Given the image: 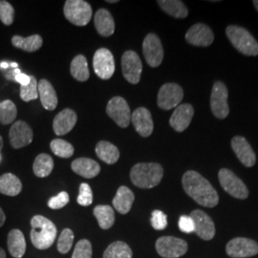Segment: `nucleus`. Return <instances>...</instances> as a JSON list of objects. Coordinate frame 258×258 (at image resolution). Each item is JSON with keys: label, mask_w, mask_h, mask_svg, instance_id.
<instances>
[{"label": "nucleus", "mask_w": 258, "mask_h": 258, "mask_svg": "<svg viewBox=\"0 0 258 258\" xmlns=\"http://www.w3.org/2000/svg\"><path fill=\"white\" fill-rule=\"evenodd\" d=\"M121 70L124 79L129 83H139L143 71V64L136 52L126 51L123 53L121 56Z\"/></svg>", "instance_id": "12"}, {"label": "nucleus", "mask_w": 258, "mask_h": 258, "mask_svg": "<svg viewBox=\"0 0 258 258\" xmlns=\"http://www.w3.org/2000/svg\"><path fill=\"white\" fill-rule=\"evenodd\" d=\"M131 120L142 137H149L154 128L153 120L150 111L145 107H139L131 114Z\"/></svg>", "instance_id": "20"}, {"label": "nucleus", "mask_w": 258, "mask_h": 258, "mask_svg": "<svg viewBox=\"0 0 258 258\" xmlns=\"http://www.w3.org/2000/svg\"><path fill=\"white\" fill-rule=\"evenodd\" d=\"M194 222V232L204 240H212L215 235V227L212 218L203 211L195 210L189 215Z\"/></svg>", "instance_id": "16"}, {"label": "nucleus", "mask_w": 258, "mask_h": 258, "mask_svg": "<svg viewBox=\"0 0 258 258\" xmlns=\"http://www.w3.org/2000/svg\"><path fill=\"white\" fill-rule=\"evenodd\" d=\"M143 53L148 64L158 67L164 59V48L160 38L155 34H148L143 42Z\"/></svg>", "instance_id": "14"}, {"label": "nucleus", "mask_w": 258, "mask_h": 258, "mask_svg": "<svg viewBox=\"0 0 258 258\" xmlns=\"http://www.w3.org/2000/svg\"><path fill=\"white\" fill-rule=\"evenodd\" d=\"M106 2H108V3H117L118 0H107Z\"/></svg>", "instance_id": "51"}, {"label": "nucleus", "mask_w": 258, "mask_h": 258, "mask_svg": "<svg viewBox=\"0 0 258 258\" xmlns=\"http://www.w3.org/2000/svg\"><path fill=\"white\" fill-rule=\"evenodd\" d=\"M0 258H6V253L2 248H0Z\"/></svg>", "instance_id": "47"}, {"label": "nucleus", "mask_w": 258, "mask_h": 258, "mask_svg": "<svg viewBox=\"0 0 258 258\" xmlns=\"http://www.w3.org/2000/svg\"><path fill=\"white\" fill-rule=\"evenodd\" d=\"M164 176L163 166L156 163H139L130 170V179L140 188H152L161 183Z\"/></svg>", "instance_id": "3"}, {"label": "nucleus", "mask_w": 258, "mask_h": 258, "mask_svg": "<svg viewBox=\"0 0 258 258\" xmlns=\"http://www.w3.org/2000/svg\"><path fill=\"white\" fill-rule=\"evenodd\" d=\"M65 18L76 26L87 25L92 18V7L83 0H67L63 7Z\"/></svg>", "instance_id": "5"}, {"label": "nucleus", "mask_w": 258, "mask_h": 258, "mask_svg": "<svg viewBox=\"0 0 258 258\" xmlns=\"http://www.w3.org/2000/svg\"><path fill=\"white\" fill-rule=\"evenodd\" d=\"M94 216L102 230H108L115 223V212L108 205H99L94 209Z\"/></svg>", "instance_id": "31"}, {"label": "nucleus", "mask_w": 258, "mask_h": 258, "mask_svg": "<svg viewBox=\"0 0 258 258\" xmlns=\"http://www.w3.org/2000/svg\"><path fill=\"white\" fill-rule=\"evenodd\" d=\"M71 168L78 175L86 179H92L101 172L100 165L89 158H78L71 164Z\"/></svg>", "instance_id": "22"}, {"label": "nucleus", "mask_w": 258, "mask_h": 258, "mask_svg": "<svg viewBox=\"0 0 258 258\" xmlns=\"http://www.w3.org/2000/svg\"><path fill=\"white\" fill-rule=\"evenodd\" d=\"M157 252L164 258H178L187 251L188 246L184 240L174 236H162L156 241Z\"/></svg>", "instance_id": "8"}, {"label": "nucleus", "mask_w": 258, "mask_h": 258, "mask_svg": "<svg viewBox=\"0 0 258 258\" xmlns=\"http://www.w3.org/2000/svg\"><path fill=\"white\" fill-rule=\"evenodd\" d=\"M106 113L121 128H126L131 120V111L127 102L121 97H114L107 103Z\"/></svg>", "instance_id": "10"}, {"label": "nucleus", "mask_w": 258, "mask_h": 258, "mask_svg": "<svg viewBox=\"0 0 258 258\" xmlns=\"http://www.w3.org/2000/svg\"><path fill=\"white\" fill-rule=\"evenodd\" d=\"M185 40L194 46L208 47L212 45L214 35L209 26L197 23L188 29L185 34Z\"/></svg>", "instance_id": "17"}, {"label": "nucleus", "mask_w": 258, "mask_h": 258, "mask_svg": "<svg viewBox=\"0 0 258 258\" xmlns=\"http://www.w3.org/2000/svg\"><path fill=\"white\" fill-rule=\"evenodd\" d=\"M0 67H1V68H8L9 64H8L7 62H2V63L0 64Z\"/></svg>", "instance_id": "48"}, {"label": "nucleus", "mask_w": 258, "mask_h": 258, "mask_svg": "<svg viewBox=\"0 0 258 258\" xmlns=\"http://www.w3.org/2000/svg\"><path fill=\"white\" fill-rule=\"evenodd\" d=\"M74 232L70 229H64L61 231L58 240H57V250L60 253H67L69 252V250L73 246V242H74Z\"/></svg>", "instance_id": "38"}, {"label": "nucleus", "mask_w": 258, "mask_h": 258, "mask_svg": "<svg viewBox=\"0 0 258 258\" xmlns=\"http://www.w3.org/2000/svg\"><path fill=\"white\" fill-rule=\"evenodd\" d=\"M12 44L20 50L33 53L42 47L43 40L39 35H33L28 37L14 36L12 38Z\"/></svg>", "instance_id": "29"}, {"label": "nucleus", "mask_w": 258, "mask_h": 258, "mask_svg": "<svg viewBox=\"0 0 258 258\" xmlns=\"http://www.w3.org/2000/svg\"><path fill=\"white\" fill-rule=\"evenodd\" d=\"M226 251L232 258L249 257L258 253V244L254 240L235 237L228 242Z\"/></svg>", "instance_id": "13"}, {"label": "nucleus", "mask_w": 258, "mask_h": 258, "mask_svg": "<svg viewBox=\"0 0 258 258\" xmlns=\"http://www.w3.org/2000/svg\"><path fill=\"white\" fill-rule=\"evenodd\" d=\"M135 200V195L127 186L121 185L113 199L114 209L120 214H126L130 212Z\"/></svg>", "instance_id": "25"}, {"label": "nucleus", "mask_w": 258, "mask_h": 258, "mask_svg": "<svg viewBox=\"0 0 258 258\" xmlns=\"http://www.w3.org/2000/svg\"><path fill=\"white\" fill-rule=\"evenodd\" d=\"M11 66H13L15 69H17V68H18V64H17L16 62H13V63L11 64Z\"/></svg>", "instance_id": "52"}, {"label": "nucleus", "mask_w": 258, "mask_h": 258, "mask_svg": "<svg viewBox=\"0 0 258 258\" xmlns=\"http://www.w3.org/2000/svg\"><path fill=\"white\" fill-rule=\"evenodd\" d=\"M150 222L153 229L157 231H163L167 226V217L164 212L161 211H154L151 214Z\"/></svg>", "instance_id": "42"}, {"label": "nucleus", "mask_w": 258, "mask_h": 258, "mask_svg": "<svg viewBox=\"0 0 258 258\" xmlns=\"http://www.w3.org/2000/svg\"><path fill=\"white\" fill-rule=\"evenodd\" d=\"M72 258H92V245L90 241L80 240L75 246Z\"/></svg>", "instance_id": "40"}, {"label": "nucleus", "mask_w": 258, "mask_h": 258, "mask_svg": "<svg viewBox=\"0 0 258 258\" xmlns=\"http://www.w3.org/2000/svg\"><path fill=\"white\" fill-rule=\"evenodd\" d=\"M22 190V184L19 177L13 173L0 176V194L7 196H17Z\"/></svg>", "instance_id": "28"}, {"label": "nucleus", "mask_w": 258, "mask_h": 258, "mask_svg": "<svg viewBox=\"0 0 258 258\" xmlns=\"http://www.w3.org/2000/svg\"><path fill=\"white\" fill-rule=\"evenodd\" d=\"M252 3H253V5H254V7H255V9L257 10V12H258V0H254V1H253V2H252Z\"/></svg>", "instance_id": "49"}, {"label": "nucleus", "mask_w": 258, "mask_h": 258, "mask_svg": "<svg viewBox=\"0 0 258 258\" xmlns=\"http://www.w3.org/2000/svg\"><path fill=\"white\" fill-rule=\"evenodd\" d=\"M15 19V10L10 4L8 1L0 0V20L1 22L6 25L10 26L14 23Z\"/></svg>", "instance_id": "39"}, {"label": "nucleus", "mask_w": 258, "mask_h": 258, "mask_svg": "<svg viewBox=\"0 0 258 258\" xmlns=\"http://www.w3.org/2000/svg\"><path fill=\"white\" fill-rule=\"evenodd\" d=\"M78 120L76 112L70 108L60 111L54 119L53 129L57 136H62L74 128Z\"/></svg>", "instance_id": "21"}, {"label": "nucleus", "mask_w": 258, "mask_h": 258, "mask_svg": "<svg viewBox=\"0 0 258 258\" xmlns=\"http://www.w3.org/2000/svg\"><path fill=\"white\" fill-rule=\"evenodd\" d=\"M93 67L96 75L102 80H109L115 72V59L110 50L101 48L93 57Z\"/></svg>", "instance_id": "11"}, {"label": "nucleus", "mask_w": 258, "mask_h": 258, "mask_svg": "<svg viewBox=\"0 0 258 258\" xmlns=\"http://www.w3.org/2000/svg\"><path fill=\"white\" fill-rule=\"evenodd\" d=\"M18 116V108L16 104L10 100L0 102V123L7 125L16 120Z\"/></svg>", "instance_id": "35"}, {"label": "nucleus", "mask_w": 258, "mask_h": 258, "mask_svg": "<svg viewBox=\"0 0 258 258\" xmlns=\"http://www.w3.org/2000/svg\"><path fill=\"white\" fill-rule=\"evenodd\" d=\"M194 109L191 104L183 103L176 107L169 119V124L177 132H183L187 128L192 120Z\"/></svg>", "instance_id": "19"}, {"label": "nucleus", "mask_w": 258, "mask_h": 258, "mask_svg": "<svg viewBox=\"0 0 258 258\" xmlns=\"http://www.w3.org/2000/svg\"><path fill=\"white\" fill-rule=\"evenodd\" d=\"M219 182L225 191L237 199H247L249 190L243 181L228 168H222L218 172Z\"/></svg>", "instance_id": "6"}, {"label": "nucleus", "mask_w": 258, "mask_h": 258, "mask_svg": "<svg viewBox=\"0 0 258 258\" xmlns=\"http://www.w3.org/2000/svg\"><path fill=\"white\" fill-rule=\"evenodd\" d=\"M185 194L206 208H214L219 203V196L211 183L200 173L188 170L182 178Z\"/></svg>", "instance_id": "1"}, {"label": "nucleus", "mask_w": 258, "mask_h": 258, "mask_svg": "<svg viewBox=\"0 0 258 258\" xmlns=\"http://www.w3.org/2000/svg\"><path fill=\"white\" fill-rule=\"evenodd\" d=\"M54 168V161L53 158L45 154L41 153L36 158L34 165H33V171L35 175L39 178H44L50 175Z\"/></svg>", "instance_id": "33"}, {"label": "nucleus", "mask_w": 258, "mask_h": 258, "mask_svg": "<svg viewBox=\"0 0 258 258\" xmlns=\"http://www.w3.org/2000/svg\"><path fill=\"white\" fill-rule=\"evenodd\" d=\"M132 249L125 242L116 241L111 243L103 252L102 258H132Z\"/></svg>", "instance_id": "34"}, {"label": "nucleus", "mask_w": 258, "mask_h": 258, "mask_svg": "<svg viewBox=\"0 0 258 258\" xmlns=\"http://www.w3.org/2000/svg\"><path fill=\"white\" fill-rule=\"evenodd\" d=\"M30 83L25 86H20V98L24 102H30L37 100L38 98V88H37V79L34 76H30Z\"/></svg>", "instance_id": "37"}, {"label": "nucleus", "mask_w": 258, "mask_h": 258, "mask_svg": "<svg viewBox=\"0 0 258 258\" xmlns=\"http://www.w3.org/2000/svg\"><path fill=\"white\" fill-rule=\"evenodd\" d=\"M94 23L97 32L102 37H110L115 32V21L106 9H99L96 12Z\"/></svg>", "instance_id": "23"}, {"label": "nucleus", "mask_w": 258, "mask_h": 258, "mask_svg": "<svg viewBox=\"0 0 258 258\" xmlns=\"http://www.w3.org/2000/svg\"><path fill=\"white\" fill-rule=\"evenodd\" d=\"M70 73L79 82H86L89 79V68L87 59L84 55H78L75 56L70 65Z\"/></svg>", "instance_id": "32"}, {"label": "nucleus", "mask_w": 258, "mask_h": 258, "mask_svg": "<svg viewBox=\"0 0 258 258\" xmlns=\"http://www.w3.org/2000/svg\"><path fill=\"white\" fill-rule=\"evenodd\" d=\"M157 3L166 14L175 18V19H184L188 15V10L185 7L184 2H182V1L159 0Z\"/></svg>", "instance_id": "30"}, {"label": "nucleus", "mask_w": 258, "mask_h": 258, "mask_svg": "<svg viewBox=\"0 0 258 258\" xmlns=\"http://www.w3.org/2000/svg\"><path fill=\"white\" fill-rule=\"evenodd\" d=\"M69 195L65 191H61L60 194H57L56 196L52 197L49 202H48V207L52 210H59L65 207L67 204L69 203Z\"/></svg>", "instance_id": "43"}, {"label": "nucleus", "mask_w": 258, "mask_h": 258, "mask_svg": "<svg viewBox=\"0 0 258 258\" xmlns=\"http://www.w3.org/2000/svg\"><path fill=\"white\" fill-rule=\"evenodd\" d=\"M184 91L177 83H168L164 84L158 93V106L163 110H170L175 108L182 102Z\"/></svg>", "instance_id": "7"}, {"label": "nucleus", "mask_w": 258, "mask_h": 258, "mask_svg": "<svg viewBox=\"0 0 258 258\" xmlns=\"http://www.w3.org/2000/svg\"><path fill=\"white\" fill-rule=\"evenodd\" d=\"M31 241L37 249H49L55 242L56 228L55 224L42 215H35L31 219Z\"/></svg>", "instance_id": "2"}, {"label": "nucleus", "mask_w": 258, "mask_h": 258, "mask_svg": "<svg viewBox=\"0 0 258 258\" xmlns=\"http://www.w3.org/2000/svg\"><path fill=\"white\" fill-rule=\"evenodd\" d=\"M228 97L227 86L221 82L214 83L211 96V107L213 115L218 119H226L230 113Z\"/></svg>", "instance_id": "9"}, {"label": "nucleus", "mask_w": 258, "mask_h": 258, "mask_svg": "<svg viewBox=\"0 0 258 258\" xmlns=\"http://www.w3.org/2000/svg\"><path fill=\"white\" fill-rule=\"evenodd\" d=\"M5 221H6V215L3 212V210L0 208V228L4 225Z\"/></svg>", "instance_id": "46"}, {"label": "nucleus", "mask_w": 258, "mask_h": 258, "mask_svg": "<svg viewBox=\"0 0 258 258\" xmlns=\"http://www.w3.org/2000/svg\"><path fill=\"white\" fill-rule=\"evenodd\" d=\"M37 88H38V97L42 103V106L46 110H54L57 105L58 100H57L55 88L53 87L52 83L45 79H42L39 81Z\"/></svg>", "instance_id": "24"}, {"label": "nucleus", "mask_w": 258, "mask_h": 258, "mask_svg": "<svg viewBox=\"0 0 258 258\" xmlns=\"http://www.w3.org/2000/svg\"><path fill=\"white\" fill-rule=\"evenodd\" d=\"M7 245L11 255L15 258H22L26 251V240L23 232L15 229L10 231Z\"/></svg>", "instance_id": "26"}, {"label": "nucleus", "mask_w": 258, "mask_h": 258, "mask_svg": "<svg viewBox=\"0 0 258 258\" xmlns=\"http://www.w3.org/2000/svg\"><path fill=\"white\" fill-rule=\"evenodd\" d=\"M231 148L240 162L247 167H251L256 163V155L248 141L242 136H235L231 140Z\"/></svg>", "instance_id": "18"}, {"label": "nucleus", "mask_w": 258, "mask_h": 258, "mask_svg": "<svg viewBox=\"0 0 258 258\" xmlns=\"http://www.w3.org/2000/svg\"><path fill=\"white\" fill-rule=\"evenodd\" d=\"M10 143L15 149L29 146L34 138V132L27 122L23 120L16 121L9 132Z\"/></svg>", "instance_id": "15"}, {"label": "nucleus", "mask_w": 258, "mask_h": 258, "mask_svg": "<svg viewBox=\"0 0 258 258\" xmlns=\"http://www.w3.org/2000/svg\"><path fill=\"white\" fill-rule=\"evenodd\" d=\"M78 204L83 206V207H88L93 203V192L90 185L86 183H83L80 186V194L78 196Z\"/></svg>", "instance_id": "41"}, {"label": "nucleus", "mask_w": 258, "mask_h": 258, "mask_svg": "<svg viewBox=\"0 0 258 258\" xmlns=\"http://www.w3.org/2000/svg\"><path fill=\"white\" fill-rule=\"evenodd\" d=\"M180 231L184 233H191L194 232V222L190 216L183 215L180 217L178 223Z\"/></svg>", "instance_id": "44"}, {"label": "nucleus", "mask_w": 258, "mask_h": 258, "mask_svg": "<svg viewBox=\"0 0 258 258\" xmlns=\"http://www.w3.org/2000/svg\"><path fill=\"white\" fill-rule=\"evenodd\" d=\"M227 37L231 44L235 47L241 54L255 56L258 55V42L245 28L230 25L226 29Z\"/></svg>", "instance_id": "4"}, {"label": "nucleus", "mask_w": 258, "mask_h": 258, "mask_svg": "<svg viewBox=\"0 0 258 258\" xmlns=\"http://www.w3.org/2000/svg\"><path fill=\"white\" fill-rule=\"evenodd\" d=\"M96 154L107 165H114L120 158V151L116 146L106 141H101L95 148Z\"/></svg>", "instance_id": "27"}, {"label": "nucleus", "mask_w": 258, "mask_h": 258, "mask_svg": "<svg viewBox=\"0 0 258 258\" xmlns=\"http://www.w3.org/2000/svg\"><path fill=\"white\" fill-rule=\"evenodd\" d=\"M50 148L55 155L60 158H70L75 152L73 146L61 139L53 140L50 144Z\"/></svg>", "instance_id": "36"}, {"label": "nucleus", "mask_w": 258, "mask_h": 258, "mask_svg": "<svg viewBox=\"0 0 258 258\" xmlns=\"http://www.w3.org/2000/svg\"><path fill=\"white\" fill-rule=\"evenodd\" d=\"M3 148V139L0 136V150Z\"/></svg>", "instance_id": "50"}, {"label": "nucleus", "mask_w": 258, "mask_h": 258, "mask_svg": "<svg viewBox=\"0 0 258 258\" xmlns=\"http://www.w3.org/2000/svg\"><path fill=\"white\" fill-rule=\"evenodd\" d=\"M30 76H27V75L22 74V73H20V74L17 75L16 77H15V81L17 82V83H19L21 86H25V85H27L30 83Z\"/></svg>", "instance_id": "45"}]
</instances>
